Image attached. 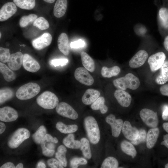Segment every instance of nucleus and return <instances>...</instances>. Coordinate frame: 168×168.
Segmentation results:
<instances>
[{
    "label": "nucleus",
    "instance_id": "f257e3e1",
    "mask_svg": "<svg viewBox=\"0 0 168 168\" xmlns=\"http://www.w3.org/2000/svg\"><path fill=\"white\" fill-rule=\"evenodd\" d=\"M113 83L118 89L125 91L128 88L137 89L139 87L140 82L138 78L132 73H128L124 76L114 80Z\"/></svg>",
    "mask_w": 168,
    "mask_h": 168
},
{
    "label": "nucleus",
    "instance_id": "f03ea898",
    "mask_svg": "<svg viewBox=\"0 0 168 168\" xmlns=\"http://www.w3.org/2000/svg\"><path fill=\"white\" fill-rule=\"evenodd\" d=\"M85 127L91 142L97 144L100 139V133L97 123L92 116L86 117L84 120Z\"/></svg>",
    "mask_w": 168,
    "mask_h": 168
},
{
    "label": "nucleus",
    "instance_id": "7ed1b4c3",
    "mask_svg": "<svg viewBox=\"0 0 168 168\" xmlns=\"http://www.w3.org/2000/svg\"><path fill=\"white\" fill-rule=\"evenodd\" d=\"M40 90V87L38 84L29 82L20 87L16 91V95L19 100H28L35 96Z\"/></svg>",
    "mask_w": 168,
    "mask_h": 168
},
{
    "label": "nucleus",
    "instance_id": "20e7f679",
    "mask_svg": "<svg viewBox=\"0 0 168 168\" xmlns=\"http://www.w3.org/2000/svg\"><path fill=\"white\" fill-rule=\"evenodd\" d=\"M37 104L45 109H52L58 105L59 100L57 96L50 91H45L40 95L36 99Z\"/></svg>",
    "mask_w": 168,
    "mask_h": 168
},
{
    "label": "nucleus",
    "instance_id": "39448f33",
    "mask_svg": "<svg viewBox=\"0 0 168 168\" xmlns=\"http://www.w3.org/2000/svg\"><path fill=\"white\" fill-rule=\"evenodd\" d=\"M30 136L29 131L24 128H19L16 130L8 140V144L12 148L17 147Z\"/></svg>",
    "mask_w": 168,
    "mask_h": 168
},
{
    "label": "nucleus",
    "instance_id": "423d86ee",
    "mask_svg": "<svg viewBox=\"0 0 168 168\" xmlns=\"http://www.w3.org/2000/svg\"><path fill=\"white\" fill-rule=\"evenodd\" d=\"M58 142V139L53 137L50 134H46L41 142L42 153L45 156L51 157L55 152V146L54 143Z\"/></svg>",
    "mask_w": 168,
    "mask_h": 168
},
{
    "label": "nucleus",
    "instance_id": "0eeeda50",
    "mask_svg": "<svg viewBox=\"0 0 168 168\" xmlns=\"http://www.w3.org/2000/svg\"><path fill=\"white\" fill-rule=\"evenodd\" d=\"M139 114L142 121L148 127L154 128L158 126V119L156 112L144 108L141 110Z\"/></svg>",
    "mask_w": 168,
    "mask_h": 168
},
{
    "label": "nucleus",
    "instance_id": "6e6552de",
    "mask_svg": "<svg viewBox=\"0 0 168 168\" xmlns=\"http://www.w3.org/2000/svg\"><path fill=\"white\" fill-rule=\"evenodd\" d=\"M56 110L60 115L72 119H77L78 115L76 110L69 104L65 102L58 104Z\"/></svg>",
    "mask_w": 168,
    "mask_h": 168
},
{
    "label": "nucleus",
    "instance_id": "1a4fd4ad",
    "mask_svg": "<svg viewBox=\"0 0 168 168\" xmlns=\"http://www.w3.org/2000/svg\"><path fill=\"white\" fill-rule=\"evenodd\" d=\"M166 58V55L162 52H159L150 56L147 61L151 70L155 72L161 68Z\"/></svg>",
    "mask_w": 168,
    "mask_h": 168
},
{
    "label": "nucleus",
    "instance_id": "9d476101",
    "mask_svg": "<svg viewBox=\"0 0 168 168\" xmlns=\"http://www.w3.org/2000/svg\"><path fill=\"white\" fill-rule=\"evenodd\" d=\"M74 75L76 80L82 84L89 86L94 83L93 77L85 68L79 67L76 69Z\"/></svg>",
    "mask_w": 168,
    "mask_h": 168
},
{
    "label": "nucleus",
    "instance_id": "9b49d317",
    "mask_svg": "<svg viewBox=\"0 0 168 168\" xmlns=\"http://www.w3.org/2000/svg\"><path fill=\"white\" fill-rule=\"evenodd\" d=\"M105 121L111 126L112 136L114 137H118L122 128L124 123L123 120L121 119H116L115 116L111 114L106 117Z\"/></svg>",
    "mask_w": 168,
    "mask_h": 168
},
{
    "label": "nucleus",
    "instance_id": "f8f14e48",
    "mask_svg": "<svg viewBox=\"0 0 168 168\" xmlns=\"http://www.w3.org/2000/svg\"><path fill=\"white\" fill-rule=\"evenodd\" d=\"M52 36L49 33H45L32 41L33 47L38 50L42 49L49 46L52 42Z\"/></svg>",
    "mask_w": 168,
    "mask_h": 168
},
{
    "label": "nucleus",
    "instance_id": "ddd939ff",
    "mask_svg": "<svg viewBox=\"0 0 168 168\" xmlns=\"http://www.w3.org/2000/svg\"><path fill=\"white\" fill-rule=\"evenodd\" d=\"M148 56V54L147 51L144 50H140L130 60L129 66L132 68H139L145 63Z\"/></svg>",
    "mask_w": 168,
    "mask_h": 168
},
{
    "label": "nucleus",
    "instance_id": "4468645a",
    "mask_svg": "<svg viewBox=\"0 0 168 168\" xmlns=\"http://www.w3.org/2000/svg\"><path fill=\"white\" fill-rule=\"evenodd\" d=\"M15 4L12 2L5 3L0 10V21H5L14 15L17 12Z\"/></svg>",
    "mask_w": 168,
    "mask_h": 168
},
{
    "label": "nucleus",
    "instance_id": "2eb2a0df",
    "mask_svg": "<svg viewBox=\"0 0 168 168\" xmlns=\"http://www.w3.org/2000/svg\"><path fill=\"white\" fill-rule=\"evenodd\" d=\"M18 116L17 111L10 107L5 106L0 109V120L1 121H13L17 119Z\"/></svg>",
    "mask_w": 168,
    "mask_h": 168
},
{
    "label": "nucleus",
    "instance_id": "dca6fc26",
    "mask_svg": "<svg viewBox=\"0 0 168 168\" xmlns=\"http://www.w3.org/2000/svg\"><path fill=\"white\" fill-rule=\"evenodd\" d=\"M22 64L25 70L31 72H37L40 68L38 62L30 55L27 54L23 55Z\"/></svg>",
    "mask_w": 168,
    "mask_h": 168
},
{
    "label": "nucleus",
    "instance_id": "f3484780",
    "mask_svg": "<svg viewBox=\"0 0 168 168\" xmlns=\"http://www.w3.org/2000/svg\"><path fill=\"white\" fill-rule=\"evenodd\" d=\"M23 55L20 52L12 54L7 62L9 67L13 70H17L23 63Z\"/></svg>",
    "mask_w": 168,
    "mask_h": 168
},
{
    "label": "nucleus",
    "instance_id": "a211bd4d",
    "mask_svg": "<svg viewBox=\"0 0 168 168\" xmlns=\"http://www.w3.org/2000/svg\"><path fill=\"white\" fill-rule=\"evenodd\" d=\"M122 131L125 138L131 141L135 140L138 135L139 131L138 129L133 127L130 123L127 121L124 122Z\"/></svg>",
    "mask_w": 168,
    "mask_h": 168
},
{
    "label": "nucleus",
    "instance_id": "6ab92c4d",
    "mask_svg": "<svg viewBox=\"0 0 168 168\" xmlns=\"http://www.w3.org/2000/svg\"><path fill=\"white\" fill-rule=\"evenodd\" d=\"M114 96L119 104L123 107H128L130 105L132 98L129 93L124 90L117 89L114 93Z\"/></svg>",
    "mask_w": 168,
    "mask_h": 168
},
{
    "label": "nucleus",
    "instance_id": "aec40b11",
    "mask_svg": "<svg viewBox=\"0 0 168 168\" xmlns=\"http://www.w3.org/2000/svg\"><path fill=\"white\" fill-rule=\"evenodd\" d=\"M100 95V93L99 91L92 89H88L83 95L82 101L85 105H90L99 97Z\"/></svg>",
    "mask_w": 168,
    "mask_h": 168
},
{
    "label": "nucleus",
    "instance_id": "412c9836",
    "mask_svg": "<svg viewBox=\"0 0 168 168\" xmlns=\"http://www.w3.org/2000/svg\"><path fill=\"white\" fill-rule=\"evenodd\" d=\"M58 46L59 50L65 55L69 53V44L68 37L64 33H61L58 39Z\"/></svg>",
    "mask_w": 168,
    "mask_h": 168
},
{
    "label": "nucleus",
    "instance_id": "4be33fe9",
    "mask_svg": "<svg viewBox=\"0 0 168 168\" xmlns=\"http://www.w3.org/2000/svg\"><path fill=\"white\" fill-rule=\"evenodd\" d=\"M159 134L158 128L156 127L150 129L146 137V146L149 149L152 148L155 145Z\"/></svg>",
    "mask_w": 168,
    "mask_h": 168
},
{
    "label": "nucleus",
    "instance_id": "5701e85b",
    "mask_svg": "<svg viewBox=\"0 0 168 168\" xmlns=\"http://www.w3.org/2000/svg\"><path fill=\"white\" fill-rule=\"evenodd\" d=\"M67 5V0H57L53 10L54 16L57 18L63 16L66 13Z\"/></svg>",
    "mask_w": 168,
    "mask_h": 168
},
{
    "label": "nucleus",
    "instance_id": "b1692460",
    "mask_svg": "<svg viewBox=\"0 0 168 168\" xmlns=\"http://www.w3.org/2000/svg\"><path fill=\"white\" fill-rule=\"evenodd\" d=\"M160 68V72L156 77L155 82L158 84L163 85L168 81V60H165Z\"/></svg>",
    "mask_w": 168,
    "mask_h": 168
},
{
    "label": "nucleus",
    "instance_id": "393cba45",
    "mask_svg": "<svg viewBox=\"0 0 168 168\" xmlns=\"http://www.w3.org/2000/svg\"><path fill=\"white\" fill-rule=\"evenodd\" d=\"M83 65L88 71L92 72L95 70V64L93 59L87 53L82 51L81 53Z\"/></svg>",
    "mask_w": 168,
    "mask_h": 168
},
{
    "label": "nucleus",
    "instance_id": "a878e982",
    "mask_svg": "<svg viewBox=\"0 0 168 168\" xmlns=\"http://www.w3.org/2000/svg\"><path fill=\"white\" fill-rule=\"evenodd\" d=\"M11 70L3 63H0V72L5 80L8 82L13 81L16 77L15 73Z\"/></svg>",
    "mask_w": 168,
    "mask_h": 168
},
{
    "label": "nucleus",
    "instance_id": "bb28decb",
    "mask_svg": "<svg viewBox=\"0 0 168 168\" xmlns=\"http://www.w3.org/2000/svg\"><path fill=\"white\" fill-rule=\"evenodd\" d=\"M63 143L67 147L73 149H78L80 147L81 142L75 140L74 135L72 133H70L63 140Z\"/></svg>",
    "mask_w": 168,
    "mask_h": 168
},
{
    "label": "nucleus",
    "instance_id": "cd10ccee",
    "mask_svg": "<svg viewBox=\"0 0 168 168\" xmlns=\"http://www.w3.org/2000/svg\"><path fill=\"white\" fill-rule=\"evenodd\" d=\"M56 127L60 132L65 134L74 133L78 128V126L76 124L67 125L60 121L57 123Z\"/></svg>",
    "mask_w": 168,
    "mask_h": 168
},
{
    "label": "nucleus",
    "instance_id": "c85d7f7f",
    "mask_svg": "<svg viewBox=\"0 0 168 168\" xmlns=\"http://www.w3.org/2000/svg\"><path fill=\"white\" fill-rule=\"evenodd\" d=\"M105 99L102 96L99 97L91 105V108L94 110H100L102 114L105 113L108 110V107L105 105Z\"/></svg>",
    "mask_w": 168,
    "mask_h": 168
},
{
    "label": "nucleus",
    "instance_id": "c756f323",
    "mask_svg": "<svg viewBox=\"0 0 168 168\" xmlns=\"http://www.w3.org/2000/svg\"><path fill=\"white\" fill-rule=\"evenodd\" d=\"M122 151L128 155L134 158L137 155V151L133 146L126 141H122L120 144Z\"/></svg>",
    "mask_w": 168,
    "mask_h": 168
},
{
    "label": "nucleus",
    "instance_id": "7c9ffc66",
    "mask_svg": "<svg viewBox=\"0 0 168 168\" xmlns=\"http://www.w3.org/2000/svg\"><path fill=\"white\" fill-rule=\"evenodd\" d=\"M120 71V68L118 66H114L111 68L104 66L102 68L101 74L104 77L110 78L117 75Z\"/></svg>",
    "mask_w": 168,
    "mask_h": 168
},
{
    "label": "nucleus",
    "instance_id": "2f4dec72",
    "mask_svg": "<svg viewBox=\"0 0 168 168\" xmlns=\"http://www.w3.org/2000/svg\"><path fill=\"white\" fill-rule=\"evenodd\" d=\"M80 149L84 156L88 159H90L91 157V150L89 142L86 138H83L81 139Z\"/></svg>",
    "mask_w": 168,
    "mask_h": 168
},
{
    "label": "nucleus",
    "instance_id": "473e14b6",
    "mask_svg": "<svg viewBox=\"0 0 168 168\" xmlns=\"http://www.w3.org/2000/svg\"><path fill=\"white\" fill-rule=\"evenodd\" d=\"M13 2L17 6L23 9L31 10L35 5V0H13Z\"/></svg>",
    "mask_w": 168,
    "mask_h": 168
},
{
    "label": "nucleus",
    "instance_id": "72a5a7b5",
    "mask_svg": "<svg viewBox=\"0 0 168 168\" xmlns=\"http://www.w3.org/2000/svg\"><path fill=\"white\" fill-rule=\"evenodd\" d=\"M66 147L63 145L59 146L57 148V152L55 154V157L64 167H66L67 161L66 157L67 152Z\"/></svg>",
    "mask_w": 168,
    "mask_h": 168
},
{
    "label": "nucleus",
    "instance_id": "f704fd0d",
    "mask_svg": "<svg viewBox=\"0 0 168 168\" xmlns=\"http://www.w3.org/2000/svg\"><path fill=\"white\" fill-rule=\"evenodd\" d=\"M158 15L162 26L165 29H168V9L165 7H161L158 11Z\"/></svg>",
    "mask_w": 168,
    "mask_h": 168
},
{
    "label": "nucleus",
    "instance_id": "c9c22d12",
    "mask_svg": "<svg viewBox=\"0 0 168 168\" xmlns=\"http://www.w3.org/2000/svg\"><path fill=\"white\" fill-rule=\"evenodd\" d=\"M46 133L45 127L43 125L40 126L32 135V137L34 141L37 144H40Z\"/></svg>",
    "mask_w": 168,
    "mask_h": 168
},
{
    "label": "nucleus",
    "instance_id": "e433bc0d",
    "mask_svg": "<svg viewBox=\"0 0 168 168\" xmlns=\"http://www.w3.org/2000/svg\"><path fill=\"white\" fill-rule=\"evenodd\" d=\"M37 18V15L33 14H30L28 16H23L19 21V25L21 27H25L30 23H33Z\"/></svg>",
    "mask_w": 168,
    "mask_h": 168
},
{
    "label": "nucleus",
    "instance_id": "4c0bfd02",
    "mask_svg": "<svg viewBox=\"0 0 168 168\" xmlns=\"http://www.w3.org/2000/svg\"><path fill=\"white\" fill-rule=\"evenodd\" d=\"M13 95L12 90L9 88H4L0 90V103L1 104L11 98Z\"/></svg>",
    "mask_w": 168,
    "mask_h": 168
},
{
    "label": "nucleus",
    "instance_id": "58836bf2",
    "mask_svg": "<svg viewBox=\"0 0 168 168\" xmlns=\"http://www.w3.org/2000/svg\"><path fill=\"white\" fill-rule=\"evenodd\" d=\"M119 163L114 157L110 156L105 159L101 166V168H117L118 167Z\"/></svg>",
    "mask_w": 168,
    "mask_h": 168
},
{
    "label": "nucleus",
    "instance_id": "ea45409f",
    "mask_svg": "<svg viewBox=\"0 0 168 168\" xmlns=\"http://www.w3.org/2000/svg\"><path fill=\"white\" fill-rule=\"evenodd\" d=\"M33 25L41 30H45L49 27L48 21L43 17L37 18L33 23Z\"/></svg>",
    "mask_w": 168,
    "mask_h": 168
},
{
    "label": "nucleus",
    "instance_id": "a19ab883",
    "mask_svg": "<svg viewBox=\"0 0 168 168\" xmlns=\"http://www.w3.org/2000/svg\"><path fill=\"white\" fill-rule=\"evenodd\" d=\"M147 134L146 131L144 129H141L139 131L138 135L135 140L131 141V143L134 145H138L144 142L146 139Z\"/></svg>",
    "mask_w": 168,
    "mask_h": 168
},
{
    "label": "nucleus",
    "instance_id": "79ce46f5",
    "mask_svg": "<svg viewBox=\"0 0 168 168\" xmlns=\"http://www.w3.org/2000/svg\"><path fill=\"white\" fill-rule=\"evenodd\" d=\"M10 51L7 48L0 47V61L2 63L7 62L10 56Z\"/></svg>",
    "mask_w": 168,
    "mask_h": 168
},
{
    "label": "nucleus",
    "instance_id": "37998d69",
    "mask_svg": "<svg viewBox=\"0 0 168 168\" xmlns=\"http://www.w3.org/2000/svg\"><path fill=\"white\" fill-rule=\"evenodd\" d=\"M87 161L83 158L75 157L70 161V166L72 168H77L79 165H84L87 164Z\"/></svg>",
    "mask_w": 168,
    "mask_h": 168
},
{
    "label": "nucleus",
    "instance_id": "c03bdc74",
    "mask_svg": "<svg viewBox=\"0 0 168 168\" xmlns=\"http://www.w3.org/2000/svg\"><path fill=\"white\" fill-rule=\"evenodd\" d=\"M48 165L52 168H63L64 166L58 161L54 158L49 159L47 161Z\"/></svg>",
    "mask_w": 168,
    "mask_h": 168
},
{
    "label": "nucleus",
    "instance_id": "a18cd8bd",
    "mask_svg": "<svg viewBox=\"0 0 168 168\" xmlns=\"http://www.w3.org/2000/svg\"><path fill=\"white\" fill-rule=\"evenodd\" d=\"M68 62V60L66 58H59L52 60L51 61V64L54 67L59 66H63L66 65Z\"/></svg>",
    "mask_w": 168,
    "mask_h": 168
},
{
    "label": "nucleus",
    "instance_id": "49530a36",
    "mask_svg": "<svg viewBox=\"0 0 168 168\" xmlns=\"http://www.w3.org/2000/svg\"><path fill=\"white\" fill-rule=\"evenodd\" d=\"M85 45V42L81 39L72 42L70 44V47L72 48H81L84 47Z\"/></svg>",
    "mask_w": 168,
    "mask_h": 168
},
{
    "label": "nucleus",
    "instance_id": "de8ad7c7",
    "mask_svg": "<svg viewBox=\"0 0 168 168\" xmlns=\"http://www.w3.org/2000/svg\"><path fill=\"white\" fill-rule=\"evenodd\" d=\"M162 118L164 120L168 121V105H165L163 107Z\"/></svg>",
    "mask_w": 168,
    "mask_h": 168
},
{
    "label": "nucleus",
    "instance_id": "09e8293b",
    "mask_svg": "<svg viewBox=\"0 0 168 168\" xmlns=\"http://www.w3.org/2000/svg\"><path fill=\"white\" fill-rule=\"evenodd\" d=\"M160 91L162 95L168 96V84L162 86L160 88Z\"/></svg>",
    "mask_w": 168,
    "mask_h": 168
},
{
    "label": "nucleus",
    "instance_id": "8fccbe9b",
    "mask_svg": "<svg viewBox=\"0 0 168 168\" xmlns=\"http://www.w3.org/2000/svg\"><path fill=\"white\" fill-rule=\"evenodd\" d=\"M15 168L14 164L11 162H7L1 167L0 168Z\"/></svg>",
    "mask_w": 168,
    "mask_h": 168
},
{
    "label": "nucleus",
    "instance_id": "3c124183",
    "mask_svg": "<svg viewBox=\"0 0 168 168\" xmlns=\"http://www.w3.org/2000/svg\"><path fill=\"white\" fill-rule=\"evenodd\" d=\"M161 144L164 145L168 148V134L163 136V141L161 142Z\"/></svg>",
    "mask_w": 168,
    "mask_h": 168
},
{
    "label": "nucleus",
    "instance_id": "603ef678",
    "mask_svg": "<svg viewBox=\"0 0 168 168\" xmlns=\"http://www.w3.org/2000/svg\"><path fill=\"white\" fill-rule=\"evenodd\" d=\"M163 44L165 49L168 52V35L165 38Z\"/></svg>",
    "mask_w": 168,
    "mask_h": 168
},
{
    "label": "nucleus",
    "instance_id": "864d4df0",
    "mask_svg": "<svg viewBox=\"0 0 168 168\" xmlns=\"http://www.w3.org/2000/svg\"><path fill=\"white\" fill-rule=\"evenodd\" d=\"M6 129V126L5 124L1 122L0 123V133L1 134L5 131Z\"/></svg>",
    "mask_w": 168,
    "mask_h": 168
},
{
    "label": "nucleus",
    "instance_id": "5fc2aeb1",
    "mask_svg": "<svg viewBox=\"0 0 168 168\" xmlns=\"http://www.w3.org/2000/svg\"><path fill=\"white\" fill-rule=\"evenodd\" d=\"M46 166L44 162L40 161L38 162L37 166V168H46Z\"/></svg>",
    "mask_w": 168,
    "mask_h": 168
},
{
    "label": "nucleus",
    "instance_id": "6e6d98bb",
    "mask_svg": "<svg viewBox=\"0 0 168 168\" xmlns=\"http://www.w3.org/2000/svg\"><path fill=\"white\" fill-rule=\"evenodd\" d=\"M162 126L164 129L168 133V123H164Z\"/></svg>",
    "mask_w": 168,
    "mask_h": 168
},
{
    "label": "nucleus",
    "instance_id": "4d7b16f0",
    "mask_svg": "<svg viewBox=\"0 0 168 168\" xmlns=\"http://www.w3.org/2000/svg\"><path fill=\"white\" fill-rule=\"evenodd\" d=\"M23 167V164L21 163L18 164L16 167V168H22Z\"/></svg>",
    "mask_w": 168,
    "mask_h": 168
},
{
    "label": "nucleus",
    "instance_id": "13d9d810",
    "mask_svg": "<svg viewBox=\"0 0 168 168\" xmlns=\"http://www.w3.org/2000/svg\"><path fill=\"white\" fill-rule=\"evenodd\" d=\"M44 2L49 3H52L54 2L55 0H43Z\"/></svg>",
    "mask_w": 168,
    "mask_h": 168
},
{
    "label": "nucleus",
    "instance_id": "bf43d9fd",
    "mask_svg": "<svg viewBox=\"0 0 168 168\" xmlns=\"http://www.w3.org/2000/svg\"><path fill=\"white\" fill-rule=\"evenodd\" d=\"M165 168H168V163L166 164L165 166Z\"/></svg>",
    "mask_w": 168,
    "mask_h": 168
},
{
    "label": "nucleus",
    "instance_id": "052dcab7",
    "mask_svg": "<svg viewBox=\"0 0 168 168\" xmlns=\"http://www.w3.org/2000/svg\"><path fill=\"white\" fill-rule=\"evenodd\" d=\"M1 33L0 32V38H1Z\"/></svg>",
    "mask_w": 168,
    "mask_h": 168
}]
</instances>
